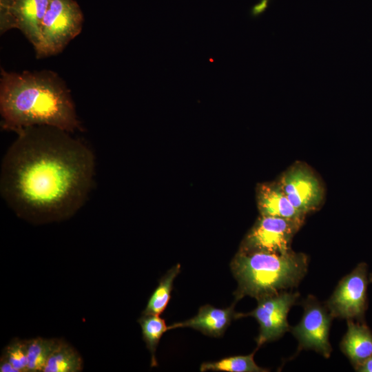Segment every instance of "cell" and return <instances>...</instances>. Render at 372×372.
Instances as JSON below:
<instances>
[{"label":"cell","mask_w":372,"mask_h":372,"mask_svg":"<svg viewBox=\"0 0 372 372\" xmlns=\"http://www.w3.org/2000/svg\"><path fill=\"white\" fill-rule=\"evenodd\" d=\"M83 368V361L79 353L68 342L59 339L43 372H79Z\"/></svg>","instance_id":"14"},{"label":"cell","mask_w":372,"mask_h":372,"mask_svg":"<svg viewBox=\"0 0 372 372\" xmlns=\"http://www.w3.org/2000/svg\"><path fill=\"white\" fill-rule=\"evenodd\" d=\"M83 16L74 0H50L41 26L37 59L57 54L82 30Z\"/></svg>","instance_id":"4"},{"label":"cell","mask_w":372,"mask_h":372,"mask_svg":"<svg viewBox=\"0 0 372 372\" xmlns=\"http://www.w3.org/2000/svg\"><path fill=\"white\" fill-rule=\"evenodd\" d=\"M1 163L0 193L19 216L45 223L73 215L85 203L94 156L80 138L54 127L21 130Z\"/></svg>","instance_id":"1"},{"label":"cell","mask_w":372,"mask_h":372,"mask_svg":"<svg viewBox=\"0 0 372 372\" xmlns=\"http://www.w3.org/2000/svg\"><path fill=\"white\" fill-rule=\"evenodd\" d=\"M0 113L2 128L16 133L41 125L82 130L70 90L50 70L16 73L1 68Z\"/></svg>","instance_id":"2"},{"label":"cell","mask_w":372,"mask_h":372,"mask_svg":"<svg viewBox=\"0 0 372 372\" xmlns=\"http://www.w3.org/2000/svg\"><path fill=\"white\" fill-rule=\"evenodd\" d=\"M180 271V265L177 264L161 278L142 314L160 316L164 311L170 299L174 279Z\"/></svg>","instance_id":"15"},{"label":"cell","mask_w":372,"mask_h":372,"mask_svg":"<svg viewBox=\"0 0 372 372\" xmlns=\"http://www.w3.org/2000/svg\"><path fill=\"white\" fill-rule=\"evenodd\" d=\"M258 207L262 216L279 217L300 223H303L305 216L291 204L278 183L260 187Z\"/></svg>","instance_id":"13"},{"label":"cell","mask_w":372,"mask_h":372,"mask_svg":"<svg viewBox=\"0 0 372 372\" xmlns=\"http://www.w3.org/2000/svg\"><path fill=\"white\" fill-rule=\"evenodd\" d=\"M340 349L355 370L372 355V331L364 321L347 320V330Z\"/></svg>","instance_id":"12"},{"label":"cell","mask_w":372,"mask_h":372,"mask_svg":"<svg viewBox=\"0 0 372 372\" xmlns=\"http://www.w3.org/2000/svg\"><path fill=\"white\" fill-rule=\"evenodd\" d=\"M358 372H372V355L356 369Z\"/></svg>","instance_id":"22"},{"label":"cell","mask_w":372,"mask_h":372,"mask_svg":"<svg viewBox=\"0 0 372 372\" xmlns=\"http://www.w3.org/2000/svg\"><path fill=\"white\" fill-rule=\"evenodd\" d=\"M309 259L293 250L285 254L240 250L231 263L238 281L236 300L257 299L297 287L308 269Z\"/></svg>","instance_id":"3"},{"label":"cell","mask_w":372,"mask_h":372,"mask_svg":"<svg viewBox=\"0 0 372 372\" xmlns=\"http://www.w3.org/2000/svg\"><path fill=\"white\" fill-rule=\"evenodd\" d=\"M298 297V292L283 291L257 299V307L248 313H238V318L252 316L259 324L256 349L266 342L280 338L291 329L287 316Z\"/></svg>","instance_id":"6"},{"label":"cell","mask_w":372,"mask_h":372,"mask_svg":"<svg viewBox=\"0 0 372 372\" xmlns=\"http://www.w3.org/2000/svg\"><path fill=\"white\" fill-rule=\"evenodd\" d=\"M1 358L10 362L17 372L28 371L27 341L14 338L3 350Z\"/></svg>","instance_id":"19"},{"label":"cell","mask_w":372,"mask_h":372,"mask_svg":"<svg viewBox=\"0 0 372 372\" xmlns=\"http://www.w3.org/2000/svg\"><path fill=\"white\" fill-rule=\"evenodd\" d=\"M138 322L141 328L143 339L151 354V366H157L156 349L164 333L169 331L168 327L164 319L158 315L142 314Z\"/></svg>","instance_id":"16"},{"label":"cell","mask_w":372,"mask_h":372,"mask_svg":"<svg viewBox=\"0 0 372 372\" xmlns=\"http://www.w3.org/2000/svg\"><path fill=\"white\" fill-rule=\"evenodd\" d=\"M26 341L28 371L43 372L46 362L59 339L36 337Z\"/></svg>","instance_id":"17"},{"label":"cell","mask_w":372,"mask_h":372,"mask_svg":"<svg viewBox=\"0 0 372 372\" xmlns=\"http://www.w3.org/2000/svg\"><path fill=\"white\" fill-rule=\"evenodd\" d=\"M303 223L279 217L262 216L247 234L240 250L285 254Z\"/></svg>","instance_id":"8"},{"label":"cell","mask_w":372,"mask_h":372,"mask_svg":"<svg viewBox=\"0 0 372 372\" xmlns=\"http://www.w3.org/2000/svg\"><path fill=\"white\" fill-rule=\"evenodd\" d=\"M304 312L300 322L291 327L292 334L298 341L299 350L311 349L326 358L331 355L329 330L333 316L326 304H322L314 297L303 302Z\"/></svg>","instance_id":"7"},{"label":"cell","mask_w":372,"mask_h":372,"mask_svg":"<svg viewBox=\"0 0 372 372\" xmlns=\"http://www.w3.org/2000/svg\"><path fill=\"white\" fill-rule=\"evenodd\" d=\"M369 282H372V273L369 276Z\"/></svg>","instance_id":"23"},{"label":"cell","mask_w":372,"mask_h":372,"mask_svg":"<svg viewBox=\"0 0 372 372\" xmlns=\"http://www.w3.org/2000/svg\"><path fill=\"white\" fill-rule=\"evenodd\" d=\"M269 0H260L251 9V15L257 17L262 14L268 8Z\"/></svg>","instance_id":"20"},{"label":"cell","mask_w":372,"mask_h":372,"mask_svg":"<svg viewBox=\"0 0 372 372\" xmlns=\"http://www.w3.org/2000/svg\"><path fill=\"white\" fill-rule=\"evenodd\" d=\"M278 185L295 208L304 215L318 208L322 202L323 189L319 180L302 165L287 170Z\"/></svg>","instance_id":"10"},{"label":"cell","mask_w":372,"mask_h":372,"mask_svg":"<svg viewBox=\"0 0 372 372\" xmlns=\"http://www.w3.org/2000/svg\"><path fill=\"white\" fill-rule=\"evenodd\" d=\"M0 371L1 372H17L13 366L5 359H0Z\"/></svg>","instance_id":"21"},{"label":"cell","mask_w":372,"mask_h":372,"mask_svg":"<svg viewBox=\"0 0 372 372\" xmlns=\"http://www.w3.org/2000/svg\"><path fill=\"white\" fill-rule=\"evenodd\" d=\"M369 281L368 265L362 262L339 282L325 304L333 318L364 321Z\"/></svg>","instance_id":"5"},{"label":"cell","mask_w":372,"mask_h":372,"mask_svg":"<svg viewBox=\"0 0 372 372\" xmlns=\"http://www.w3.org/2000/svg\"><path fill=\"white\" fill-rule=\"evenodd\" d=\"M50 0H0L1 34L19 29L35 51L41 43V26Z\"/></svg>","instance_id":"9"},{"label":"cell","mask_w":372,"mask_h":372,"mask_svg":"<svg viewBox=\"0 0 372 372\" xmlns=\"http://www.w3.org/2000/svg\"><path fill=\"white\" fill-rule=\"evenodd\" d=\"M234 304L235 302L226 309L216 308L209 304L204 305L199 309L194 317L172 324L168 327V329L189 327L207 335L220 337L232 320L238 318V313L234 311Z\"/></svg>","instance_id":"11"},{"label":"cell","mask_w":372,"mask_h":372,"mask_svg":"<svg viewBox=\"0 0 372 372\" xmlns=\"http://www.w3.org/2000/svg\"><path fill=\"white\" fill-rule=\"evenodd\" d=\"M255 351L247 355H236L225 358L216 362H205L200 371L227 372H265L268 370L257 365L254 359Z\"/></svg>","instance_id":"18"}]
</instances>
